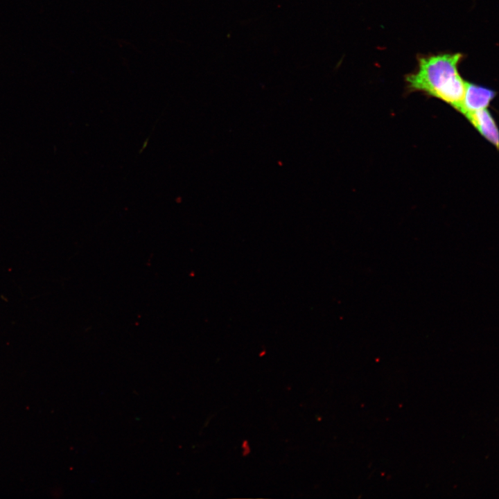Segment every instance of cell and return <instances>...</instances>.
Here are the masks:
<instances>
[{
  "instance_id": "1",
  "label": "cell",
  "mask_w": 499,
  "mask_h": 499,
  "mask_svg": "<svg viewBox=\"0 0 499 499\" xmlns=\"http://www.w3.org/2000/svg\"><path fill=\"white\" fill-rule=\"evenodd\" d=\"M463 59L461 53L419 56L417 69L405 76L408 88L438 98L459 111L467 82L459 71Z\"/></svg>"
},
{
  "instance_id": "2",
  "label": "cell",
  "mask_w": 499,
  "mask_h": 499,
  "mask_svg": "<svg viewBox=\"0 0 499 499\" xmlns=\"http://www.w3.org/2000/svg\"><path fill=\"white\" fill-rule=\"evenodd\" d=\"M496 96V92L484 86L466 82L461 107L458 111L464 116L469 112L487 108Z\"/></svg>"
},
{
  "instance_id": "3",
  "label": "cell",
  "mask_w": 499,
  "mask_h": 499,
  "mask_svg": "<svg viewBox=\"0 0 499 499\" xmlns=\"http://www.w3.org/2000/svg\"><path fill=\"white\" fill-rule=\"evenodd\" d=\"M464 116L484 139L498 148V128L487 108L469 112Z\"/></svg>"
}]
</instances>
